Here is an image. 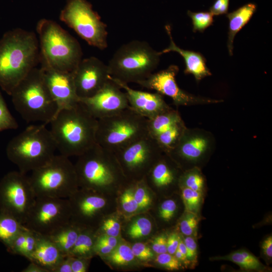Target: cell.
<instances>
[{
  "instance_id": "obj_1",
  "label": "cell",
  "mask_w": 272,
  "mask_h": 272,
  "mask_svg": "<svg viewBox=\"0 0 272 272\" xmlns=\"http://www.w3.org/2000/svg\"><path fill=\"white\" fill-rule=\"evenodd\" d=\"M78 157L74 165L79 188L114 196L131 183L115 154L96 143Z\"/></svg>"
},
{
  "instance_id": "obj_2",
  "label": "cell",
  "mask_w": 272,
  "mask_h": 272,
  "mask_svg": "<svg viewBox=\"0 0 272 272\" xmlns=\"http://www.w3.org/2000/svg\"><path fill=\"white\" fill-rule=\"evenodd\" d=\"M40 62L38 40L31 31L17 28L0 40V87L9 95Z\"/></svg>"
},
{
  "instance_id": "obj_3",
  "label": "cell",
  "mask_w": 272,
  "mask_h": 272,
  "mask_svg": "<svg viewBox=\"0 0 272 272\" xmlns=\"http://www.w3.org/2000/svg\"><path fill=\"white\" fill-rule=\"evenodd\" d=\"M49 123L60 155L78 157L96 144L97 119L80 102L59 111Z\"/></svg>"
},
{
  "instance_id": "obj_4",
  "label": "cell",
  "mask_w": 272,
  "mask_h": 272,
  "mask_svg": "<svg viewBox=\"0 0 272 272\" xmlns=\"http://www.w3.org/2000/svg\"><path fill=\"white\" fill-rule=\"evenodd\" d=\"M46 124L32 125L8 143L6 154L19 171L26 173L46 164L55 155L54 139Z\"/></svg>"
},
{
  "instance_id": "obj_5",
  "label": "cell",
  "mask_w": 272,
  "mask_h": 272,
  "mask_svg": "<svg viewBox=\"0 0 272 272\" xmlns=\"http://www.w3.org/2000/svg\"><path fill=\"white\" fill-rule=\"evenodd\" d=\"M40 62L57 70L73 72L82 59L76 39L52 20L42 19L37 24Z\"/></svg>"
},
{
  "instance_id": "obj_6",
  "label": "cell",
  "mask_w": 272,
  "mask_h": 272,
  "mask_svg": "<svg viewBox=\"0 0 272 272\" xmlns=\"http://www.w3.org/2000/svg\"><path fill=\"white\" fill-rule=\"evenodd\" d=\"M10 96L15 109L28 122L49 123L57 106L44 82L40 67L32 69L14 88Z\"/></svg>"
},
{
  "instance_id": "obj_7",
  "label": "cell",
  "mask_w": 272,
  "mask_h": 272,
  "mask_svg": "<svg viewBox=\"0 0 272 272\" xmlns=\"http://www.w3.org/2000/svg\"><path fill=\"white\" fill-rule=\"evenodd\" d=\"M161 55L146 41H129L119 47L109 60L110 76L127 84H138L153 73Z\"/></svg>"
},
{
  "instance_id": "obj_8",
  "label": "cell",
  "mask_w": 272,
  "mask_h": 272,
  "mask_svg": "<svg viewBox=\"0 0 272 272\" xmlns=\"http://www.w3.org/2000/svg\"><path fill=\"white\" fill-rule=\"evenodd\" d=\"M29 180L36 197L67 198L79 188L74 164L60 154L32 171Z\"/></svg>"
},
{
  "instance_id": "obj_9",
  "label": "cell",
  "mask_w": 272,
  "mask_h": 272,
  "mask_svg": "<svg viewBox=\"0 0 272 272\" xmlns=\"http://www.w3.org/2000/svg\"><path fill=\"white\" fill-rule=\"evenodd\" d=\"M147 135V119L130 107L97 119L96 143L114 153Z\"/></svg>"
},
{
  "instance_id": "obj_10",
  "label": "cell",
  "mask_w": 272,
  "mask_h": 272,
  "mask_svg": "<svg viewBox=\"0 0 272 272\" xmlns=\"http://www.w3.org/2000/svg\"><path fill=\"white\" fill-rule=\"evenodd\" d=\"M59 19L89 45L101 50L107 47L106 25L86 0H69Z\"/></svg>"
},
{
  "instance_id": "obj_11",
  "label": "cell",
  "mask_w": 272,
  "mask_h": 272,
  "mask_svg": "<svg viewBox=\"0 0 272 272\" xmlns=\"http://www.w3.org/2000/svg\"><path fill=\"white\" fill-rule=\"evenodd\" d=\"M113 196L79 188L67 198L70 221L81 229L96 231L104 218L114 211L116 204Z\"/></svg>"
},
{
  "instance_id": "obj_12",
  "label": "cell",
  "mask_w": 272,
  "mask_h": 272,
  "mask_svg": "<svg viewBox=\"0 0 272 272\" xmlns=\"http://www.w3.org/2000/svg\"><path fill=\"white\" fill-rule=\"evenodd\" d=\"M36 197L26 173L11 171L0 181V212L13 216L23 225Z\"/></svg>"
},
{
  "instance_id": "obj_13",
  "label": "cell",
  "mask_w": 272,
  "mask_h": 272,
  "mask_svg": "<svg viewBox=\"0 0 272 272\" xmlns=\"http://www.w3.org/2000/svg\"><path fill=\"white\" fill-rule=\"evenodd\" d=\"M114 153L128 180L136 182L145 177L164 153L147 135Z\"/></svg>"
},
{
  "instance_id": "obj_14",
  "label": "cell",
  "mask_w": 272,
  "mask_h": 272,
  "mask_svg": "<svg viewBox=\"0 0 272 272\" xmlns=\"http://www.w3.org/2000/svg\"><path fill=\"white\" fill-rule=\"evenodd\" d=\"M216 141L213 134L203 129L186 127L175 147L167 154L182 171L207 160L214 152Z\"/></svg>"
},
{
  "instance_id": "obj_15",
  "label": "cell",
  "mask_w": 272,
  "mask_h": 272,
  "mask_svg": "<svg viewBox=\"0 0 272 272\" xmlns=\"http://www.w3.org/2000/svg\"><path fill=\"white\" fill-rule=\"evenodd\" d=\"M70 219L68 198L38 197L24 225L38 234L47 236L70 222Z\"/></svg>"
},
{
  "instance_id": "obj_16",
  "label": "cell",
  "mask_w": 272,
  "mask_h": 272,
  "mask_svg": "<svg viewBox=\"0 0 272 272\" xmlns=\"http://www.w3.org/2000/svg\"><path fill=\"white\" fill-rule=\"evenodd\" d=\"M179 71L178 66L170 65L167 69L152 73L138 84L143 88L153 90L162 95L170 97L177 106L215 104L222 100L213 99L189 94L177 85L175 77Z\"/></svg>"
},
{
  "instance_id": "obj_17",
  "label": "cell",
  "mask_w": 272,
  "mask_h": 272,
  "mask_svg": "<svg viewBox=\"0 0 272 272\" xmlns=\"http://www.w3.org/2000/svg\"><path fill=\"white\" fill-rule=\"evenodd\" d=\"M79 102L97 119L112 116L129 108L125 93L110 77L95 95L80 98Z\"/></svg>"
},
{
  "instance_id": "obj_18",
  "label": "cell",
  "mask_w": 272,
  "mask_h": 272,
  "mask_svg": "<svg viewBox=\"0 0 272 272\" xmlns=\"http://www.w3.org/2000/svg\"><path fill=\"white\" fill-rule=\"evenodd\" d=\"M73 74L79 99L95 95L107 82L110 76L107 64L94 56L82 58Z\"/></svg>"
},
{
  "instance_id": "obj_19",
  "label": "cell",
  "mask_w": 272,
  "mask_h": 272,
  "mask_svg": "<svg viewBox=\"0 0 272 272\" xmlns=\"http://www.w3.org/2000/svg\"><path fill=\"white\" fill-rule=\"evenodd\" d=\"M39 63L44 82L56 105V113L77 105L79 98L76 92L73 72L57 70L42 62Z\"/></svg>"
},
{
  "instance_id": "obj_20",
  "label": "cell",
  "mask_w": 272,
  "mask_h": 272,
  "mask_svg": "<svg viewBox=\"0 0 272 272\" xmlns=\"http://www.w3.org/2000/svg\"><path fill=\"white\" fill-rule=\"evenodd\" d=\"M110 78L124 91L129 107L147 119L152 118L172 108L165 101L162 95L157 92L134 90L127 84L111 76Z\"/></svg>"
},
{
  "instance_id": "obj_21",
  "label": "cell",
  "mask_w": 272,
  "mask_h": 272,
  "mask_svg": "<svg viewBox=\"0 0 272 272\" xmlns=\"http://www.w3.org/2000/svg\"><path fill=\"white\" fill-rule=\"evenodd\" d=\"M182 171L168 155L163 153L145 178L150 189H166L178 185Z\"/></svg>"
},
{
  "instance_id": "obj_22",
  "label": "cell",
  "mask_w": 272,
  "mask_h": 272,
  "mask_svg": "<svg viewBox=\"0 0 272 272\" xmlns=\"http://www.w3.org/2000/svg\"><path fill=\"white\" fill-rule=\"evenodd\" d=\"M165 29L170 38L169 45L160 52L161 54L171 51L178 53L184 59L185 69V74H192L197 82H199L203 78L212 75L206 63L203 56L199 53L193 51L183 49L175 43L171 35L170 26H165Z\"/></svg>"
},
{
  "instance_id": "obj_23",
  "label": "cell",
  "mask_w": 272,
  "mask_h": 272,
  "mask_svg": "<svg viewBox=\"0 0 272 272\" xmlns=\"http://www.w3.org/2000/svg\"><path fill=\"white\" fill-rule=\"evenodd\" d=\"M65 256L48 236L37 233L35 248L29 260L53 272Z\"/></svg>"
},
{
  "instance_id": "obj_24",
  "label": "cell",
  "mask_w": 272,
  "mask_h": 272,
  "mask_svg": "<svg viewBox=\"0 0 272 272\" xmlns=\"http://www.w3.org/2000/svg\"><path fill=\"white\" fill-rule=\"evenodd\" d=\"M256 9V6L254 4L249 3L227 15L229 20L227 47L230 55L233 54L235 35L250 20Z\"/></svg>"
},
{
  "instance_id": "obj_25",
  "label": "cell",
  "mask_w": 272,
  "mask_h": 272,
  "mask_svg": "<svg viewBox=\"0 0 272 272\" xmlns=\"http://www.w3.org/2000/svg\"><path fill=\"white\" fill-rule=\"evenodd\" d=\"M81 229L70 221L47 236L64 255H69Z\"/></svg>"
},
{
  "instance_id": "obj_26",
  "label": "cell",
  "mask_w": 272,
  "mask_h": 272,
  "mask_svg": "<svg viewBox=\"0 0 272 272\" xmlns=\"http://www.w3.org/2000/svg\"><path fill=\"white\" fill-rule=\"evenodd\" d=\"M181 121L182 119L178 110L171 108L152 118L147 119L148 134L155 139Z\"/></svg>"
},
{
  "instance_id": "obj_27",
  "label": "cell",
  "mask_w": 272,
  "mask_h": 272,
  "mask_svg": "<svg viewBox=\"0 0 272 272\" xmlns=\"http://www.w3.org/2000/svg\"><path fill=\"white\" fill-rule=\"evenodd\" d=\"M96 237L95 230L82 229L69 255L91 258Z\"/></svg>"
},
{
  "instance_id": "obj_28",
  "label": "cell",
  "mask_w": 272,
  "mask_h": 272,
  "mask_svg": "<svg viewBox=\"0 0 272 272\" xmlns=\"http://www.w3.org/2000/svg\"><path fill=\"white\" fill-rule=\"evenodd\" d=\"M25 226L13 216L0 212V241L6 248Z\"/></svg>"
},
{
  "instance_id": "obj_29",
  "label": "cell",
  "mask_w": 272,
  "mask_h": 272,
  "mask_svg": "<svg viewBox=\"0 0 272 272\" xmlns=\"http://www.w3.org/2000/svg\"><path fill=\"white\" fill-rule=\"evenodd\" d=\"M211 259L229 260L245 270H261L264 268L256 256L244 250H236L224 256L213 257Z\"/></svg>"
},
{
  "instance_id": "obj_30",
  "label": "cell",
  "mask_w": 272,
  "mask_h": 272,
  "mask_svg": "<svg viewBox=\"0 0 272 272\" xmlns=\"http://www.w3.org/2000/svg\"><path fill=\"white\" fill-rule=\"evenodd\" d=\"M186 127L182 120L154 139L164 153L168 154L175 147Z\"/></svg>"
},
{
  "instance_id": "obj_31",
  "label": "cell",
  "mask_w": 272,
  "mask_h": 272,
  "mask_svg": "<svg viewBox=\"0 0 272 272\" xmlns=\"http://www.w3.org/2000/svg\"><path fill=\"white\" fill-rule=\"evenodd\" d=\"M205 178L199 167L183 171L179 179V186H185L192 190L202 191Z\"/></svg>"
},
{
  "instance_id": "obj_32",
  "label": "cell",
  "mask_w": 272,
  "mask_h": 272,
  "mask_svg": "<svg viewBox=\"0 0 272 272\" xmlns=\"http://www.w3.org/2000/svg\"><path fill=\"white\" fill-rule=\"evenodd\" d=\"M108 259L110 262L117 265H125L131 263L135 256L131 247L126 243H118L109 253Z\"/></svg>"
},
{
  "instance_id": "obj_33",
  "label": "cell",
  "mask_w": 272,
  "mask_h": 272,
  "mask_svg": "<svg viewBox=\"0 0 272 272\" xmlns=\"http://www.w3.org/2000/svg\"><path fill=\"white\" fill-rule=\"evenodd\" d=\"M153 229L151 221L146 217L134 219L127 228V234L132 239H137L150 234Z\"/></svg>"
},
{
  "instance_id": "obj_34",
  "label": "cell",
  "mask_w": 272,
  "mask_h": 272,
  "mask_svg": "<svg viewBox=\"0 0 272 272\" xmlns=\"http://www.w3.org/2000/svg\"><path fill=\"white\" fill-rule=\"evenodd\" d=\"M179 187L185 211L197 214L201 202L202 191L193 190L185 186Z\"/></svg>"
},
{
  "instance_id": "obj_35",
  "label": "cell",
  "mask_w": 272,
  "mask_h": 272,
  "mask_svg": "<svg viewBox=\"0 0 272 272\" xmlns=\"http://www.w3.org/2000/svg\"><path fill=\"white\" fill-rule=\"evenodd\" d=\"M150 192V188L147 184L145 178L135 182L133 195L140 210L151 206L152 199Z\"/></svg>"
},
{
  "instance_id": "obj_36",
  "label": "cell",
  "mask_w": 272,
  "mask_h": 272,
  "mask_svg": "<svg viewBox=\"0 0 272 272\" xmlns=\"http://www.w3.org/2000/svg\"><path fill=\"white\" fill-rule=\"evenodd\" d=\"M197 214L185 211L179 222V228L185 236L196 235L198 224Z\"/></svg>"
},
{
  "instance_id": "obj_37",
  "label": "cell",
  "mask_w": 272,
  "mask_h": 272,
  "mask_svg": "<svg viewBox=\"0 0 272 272\" xmlns=\"http://www.w3.org/2000/svg\"><path fill=\"white\" fill-rule=\"evenodd\" d=\"M135 182H131L122 191L120 203L124 212L127 214H133L140 210L138 203L133 195Z\"/></svg>"
},
{
  "instance_id": "obj_38",
  "label": "cell",
  "mask_w": 272,
  "mask_h": 272,
  "mask_svg": "<svg viewBox=\"0 0 272 272\" xmlns=\"http://www.w3.org/2000/svg\"><path fill=\"white\" fill-rule=\"evenodd\" d=\"M187 14L192 20L194 32H203L214 22L213 15L210 12L195 13L188 11Z\"/></svg>"
},
{
  "instance_id": "obj_39",
  "label": "cell",
  "mask_w": 272,
  "mask_h": 272,
  "mask_svg": "<svg viewBox=\"0 0 272 272\" xmlns=\"http://www.w3.org/2000/svg\"><path fill=\"white\" fill-rule=\"evenodd\" d=\"M18 124L9 110L0 91V132L8 129H15Z\"/></svg>"
},
{
  "instance_id": "obj_40",
  "label": "cell",
  "mask_w": 272,
  "mask_h": 272,
  "mask_svg": "<svg viewBox=\"0 0 272 272\" xmlns=\"http://www.w3.org/2000/svg\"><path fill=\"white\" fill-rule=\"evenodd\" d=\"M121 230V225L119 221L113 217L104 218L98 228L95 231L96 235L106 234L117 237Z\"/></svg>"
},
{
  "instance_id": "obj_41",
  "label": "cell",
  "mask_w": 272,
  "mask_h": 272,
  "mask_svg": "<svg viewBox=\"0 0 272 272\" xmlns=\"http://www.w3.org/2000/svg\"><path fill=\"white\" fill-rule=\"evenodd\" d=\"M156 261L160 265L170 270H178L181 266V262L175 255L168 252L158 254Z\"/></svg>"
},
{
  "instance_id": "obj_42",
  "label": "cell",
  "mask_w": 272,
  "mask_h": 272,
  "mask_svg": "<svg viewBox=\"0 0 272 272\" xmlns=\"http://www.w3.org/2000/svg\"><path fill=\"white\" fill-rule=\"evenodd\" d=\"M178 209L175 200L169 198L163 201L159 208V216L165 221H169L175 216Z\"/></svg>"
},
{
  "instance_id": "obj_43",
  "label": "cell",
  "mask_w": 272,
  "mask_h": 272,
  "mask_svg": "<svg viewBox=\"0 0 272 272\" xmlns=\"http://www.w3.org/2000/svg\"><path fill=\"white\" fill-rule=\"evenodd\" d=\"M37 233L28 229L24 244L21 250L20 255L29 260L36 244Z\"/></svg>"
},
{
  "instance_id": "obj_44",
  "label": "cell",
  "mask_w": 272,
  "mask_h": 272,
  "mask_svg": "<svg viewBox=\"0 0 272 272\" xmlns=\"http://www.w3.org/2000/svg\"><path fill=\"white\" fill-rule=\"evenodd\" d=\"M187 249L186 257L189 264L194 266L197 263V246L193 236H185L183 239Z\"/></svg>"
},
{
  "instance_id": "obj_45",
  "label": "cell",
  "mask_w": 272,
  "mask_h": 272,
  "mask_svg": "<svg viewBox=\"0 0 272 272\" xmlns=\"http://www.w3.org/2000/svg\"><path fill=\"white\" fill-rule=\"evenodd\" d=\"M131 249L135 257L142 260H147L154 257L153 250L145 243L138 242L131 246Z\"/></svg>"
},
{
  "instance_id": "obj_46",
  "label": "cell",
  "mask_w": 272,
  "mask_h": 272,
  "mask_svg": "<svg viewBox=\"0 0 272 272\" xmlns=\"http://www.w3.org/2000/svg\"><path fill=\"white\" fill-rule=\"evenodd\" d=\"M27 230L28 229L25 227L15 238L10 246L7 248V250L10 253L20 255L25 241Z\"/></svg>"
},
{
  "instance_id": "obj_47",
  "label": "cell",
  "mask_w": 272,
  "mask_h": 272,
  "mask_svg": "<svg viewBox=\"0 0 272 272\" xmlns=\"http://www.w3.org/2000/svg\"><path fill=\"white\" fill-rule=\"evenodd\" d=\"M90 259L89 258L71 256L72 272L87 271Z\"/></svg>"
},
{
  "instance_id": "obj_48",
  "label": "cell",
  "mask_w": 272,
  "mask_h": 272,
  "mask_svg": "<svg viewBox=\"0 0 272 272\" xmlns=\"http://www.w3.org/2000/svg\"><path fill=\"white\" fill-rule=\"evenodd\" d=\"M167 237L164 234L159 235L154 238L152 242L153 251L158 254L167 252Z\"/></svg>"
},
{
  "instance_id": "obj_49",
  "label": "cell",
  "mask_w": 272,
  "mask_h": 272,
  "mask_svg": "<svg viewBox=\"0 0 272 272\" xmlns=\"http://www.w3.org/2000/svg\"><path fill=\"white\" fill-rule=\"evenodd\" d=\"M230 0H216L210 9V12L213 15L227 14Z\"/></svg>"
},
{
  "instance_id": "obj_50",
  "label": "cell",
  "mask_w": 272,
  "mask_h": 272,
  "mask_svg": "<svg viewBox=\"0 0 272 272\" xmlns=\"http://www.w3.org/2000/svg\"><path fill=\"white\" fill-rule=\"evenodd\" d=\"M180 237L176 233H172L167 239V252L174 254L178 248Z\"/></svg>"
},
{
  "instance_id": "obj_51",
  "label": "cell",
  "mask_w": 272,
  "mask_h": 272,
  "mask_svg": "<svg viewBox=\"0 0 272 272\" xmlns=\"http://www.w3.org/2000/svg\"><path fill=\"white\" fill-rule=\"evenodd\" d=\"M53 272H72L71 256H65L58 263Z\"/></svg>"
},
{
  "instance_id": "obj_52",
  "label": "cell",
  "mask_w": 272,
  "mask_h": 272,
  "mask_svg": "<svg viewBox=\"0 0 272 272\" xmlns=\"http://www.w3.org/2000/svg\"><path fill=\"white\" fill-rule=\"evenodd\" d=\"M114 248L107 244L97 242L95 240L94 245V252L102 256H106L110 253Z\"/></svg>"
},
{
  "instance_id": "obj_53",
  "label": "cell",
  "mask_w": 272,
  "mask_h": 272,
  "mask_svg": "<svg viewBox=\"0 0 272 272\" xmlns=\"http://www.w3.org/2000/svg\"><path fill=\"white\" fill-rule=\"evenodd\" d=\"M96 241L107 244L113 248L116 247L118 244L117 237L106 234H100L97 235Z\"/></svg>"
},
{
  "instance_id": "obj_54",
  "label": "cell",
  "mask_w": 272,
  "mask_h": 272,
  "mask_svg": "<svg viewBox=\"0 0 272 272\" xmlns=\"http://www.w3.org/2000/svg\"><path fill=\"white\" fill-rule=\"evenodd\" d=\"M261 248L264 254L268 258L272 257V236L266 237L262 242Z\"/></svg>"
},
{
  "instance_id": "obj_55",
  "label": "cell",
  "mask_w": 272,
  "mask_h": 272,
  "mask_svg": "<svg viewBox=\"0 0 272 272\" xmlns=\"http://www.w3.org/2000/svg\"><path fill=\"white\" fill-rule=\"evenodd\" d=\"M22 272H48L47 270L35 262L30 261V264Z\"/></svg>"
},
{
  "instance_id": "obj_56",
  "label": "cell",
  "mask_w": 272,
  "mask_h": 272,
  "mask_svg": "<svg viewBox=\"0 0 272 272\" xmlns=\"http://www.w3.org/2000/svg\"><path fill=\"white\" fill-rule=\"evenodd\" d=\"M174 255L180 262H183L185 265L189 264L186 257L183 255L178 249L176 250Z\"/></svg>"
}]
</instances>
